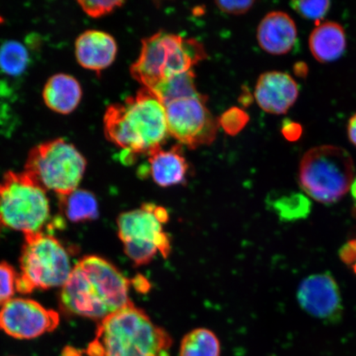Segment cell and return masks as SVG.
<instances>
[{"label":"cell","mask_w":356,"mask_h":356,"mask_svg":"<svg viewBox=\"0 0 356 356\" xmlns=\"http://www.w3.org/2000/svg\"><path fill=\"white\" fill-rule=\"evenodd\" d=\"M131 282L110 261L86 256L73 267L62 287L60 306L65 313L101 320L131 304Z\"/></svg>","instance_id":"cell-1"},{"label":"cell","mask_w":356,"mask_h":356,"mask_svg":"<svg viewBox=\"0 0 356 356\" xmlns=\"http://www.w3.org/2000/svg\"><path fill=\"white\" fill-rule=\"evenodd\" d=\"M104 124L106 139L123 149L121 159L126 164L138 154L161 148L168 135L165 108L145 88L122 104L110 105Z\"/></svg>","instance_id":"cell-2"},{"label":"cell","mask_w":356,"mask_h":356,"mask_svg":"<svg viewBox=\"0 0 356 356\" xmlns=\"http://www.w3.org/2000/svg\"><path fill=\"white\" fill-rule=\"evenodd\" d=\"M170 335L131 304L101 320L89 356H169Z\"/></svg>","instance_id":"cell-3"},{"label":"cell","mask_w":356,"mask_h":356,"mask_svg":"<svg viewBox=\"0 0 356 356\" xmlns=\"http://www.w3.org/2000/svg\"><path fill=\"white\" fill-rule=\"evenodd\" d=\"M207 56L206 49L197 40L160 31L142 41L131 74L141 86L154 92L177 75L193 70Z\"/></svg>","instance_id":"cell-4"},{"label":"cell","mask_w":356,"mask_h":356,"mask_svg":"<svg viewBox=\"0 0 356 356\" xmlns=\"http://www.w3.org/2000/svg\"><path fill=\"white\" fill-rule=\"evenodd\" d=\"M51 218L47 191L26 172H8L0 180V227L25 236L43 232Z\"/></svg>","instance_id":"cell-5"},{"label":"cell","mask_w":356,"mask_h":356,"mask_svg":"<svg viewBox=\"0 0 356 356\" xmlns=\"http://www.w3.org/2000/svg\"><path fill=\"white\" fill-rule=\"evenodd\" d=\"M355 165L341 147H314L302 158L299 182L302 191L317 202L332 204L347 193L354 181Z\"/></svg>","instance_id":"cell-6"},{"label":"cell","mask_w":356,"mask_h":356,"mask_svg":"<svg viewBox=\"0 0 356 356\" xmlns=\"http://www.w3.org/2000/svg\"><path fill=\"white\" fill-rule=\"evenodd\" d=\"M69 251L54 236L44 232L25 236L17 292L63 287L73 270Z\"/></svg>","instance_id":"cell-7"},{"label":"cell","mask_w":356,"mask_h":356,"mask_svg":"<svg viewBox=\"0 0 356 356\" xmlns=\"http://www.w3.org/2000/svg\"><path fill=\"white\" fill-rule=\"evenodd\" d=\"M168 220L166 209L152 203L119 216L118 237L134 266L150 264L158 253L164 258L170 255L171 239L163 229Z\"/></svg>","instance_id":"cell-8"},{"label":"cell","mask_w":356,"mask_h":356,"mask_svg":"<svg viewBox=\"0 0 356 356\" xmlns=\"http://www.w3.org/2000/svg\"><path fill=\"white\" fill-rule=\"evenodd\" d=\"M86 168V159L76 147L58 138L35 146L30 151L25 172L44 190L62 197L78 189Z\"/></svg>","instance_id":"cell-9"},{"label":"cell","mask_w":356,"mask_h":356,"mask_svg":"<svg viewBox=\"0 0 356 356\" xmlns=\"http://www.w3.org/2000/svg\"><path fill=\"white\" fill-rule=\"evenodd\" d=\"M207 97L200 93L180 97L164 104L168 134L190 149L209 145L219 129L218 119L208 109Z\"/></svg>","instance_id":"cell-10"},{"label":"cell","mask_w":356,"mask_h":356,"mask_svg":"<svg viewBox=\"0 0 356 356\" xmlns=\"http://www.w3.org/2000/svg\"><path fill=\"white\" fill-rule=\"evenodd\" d=\"M59 323L56 311L33 300L13 298L0 309V329L16 339H34L54 331Z\"/></svg>","instance_id":"cell-11"},{"label":"cell","mask_w":356,"mask_h":356,"mask_svg":"<svg viewBox=\"0 0 356 356\" xmlns=\"http://www.w3.org/2000/svg\"><path fill=\"white\" fill-rule=\"evenodd\" d=\"M299 304L309 315L334 323L341 317L340 289L331 275L316 274L305 278L298 289Z\"/></svg>","instance_id":"cell-12"},{"label":"cell","mask_w":356,"mask_h":356,"mask_svg":"<svg viewBox=\"0 0 356 356\" xmlns=\"http://www.w3.org/2000/svg\"><path fill=\"white\" fill-rule=\"evenodd\" d=\"M300 88L287 73L270 71L262 74L256 84L254 97L258 106L266 113H286L296 104Z\"/></svg>","instance_id":"cell-13"},{"label":"cell","mask_w":356,"mask_h":356,"mask_svg":"<svg viewBox=\"0 0 356 356\" xmlns=\"http://www.w3.org/2000/svg\"><path fill=\"white\" fill-rule=\"evenodd\" d=\"M257 37L262 50L271 55H286L296 46L297 26L286 13L270 12L258 26Z\"/></svg>","instance_id":"cell-14"},{"label":"cell","mask_w":356,"mask_h":356,"mask_svg":"<svg viewBox=\"0 0 356 356\" xmlns=\"http://www.w3.org/2000/svg\"><path fill=\"white\" fill-rule=\"evenodd\" d=\"M118 44L113 35L99 30H88L75 42V56L83 68L101 72L113 65Z\"/></svg>","instance_id":"cell-15"},{"label":"cell","mask_w":356,"mask_h":356,"mask_svg":"<svg viewBox=\"0 0 356 356\" xmlns=\"http://www.w3.org/2000/svg\"><path fill=\"white\" fill-rule=\"evenodd\" d=\"M148 156V170L156 184L162 188H169L186 184L189 165L180 145L170 149H163L161 147Z\"/></svg>","instance_id":"cell-16"},{"label":"cell","mask_w":356,"mask_h":356,"mask_svg":"<svg viewBox=\"0 0 356 356\" xmlns=\"http://www.w3.org/2000/svg\"><path fill=\"white\" fill-rule=\"evenodd\" d=\"M83 96L76 79L66 74H56L47 80L42 97L48 108L56 113L68 115L78 108Z\"/></svg>","instance_id":"cell-17"},{"label":"cell","mask_w":356,"mask_h":356,"mask_svg":"<svg viewBox=\"0 0 356 356\" xmlns=\"http://www.w3.org/2000/svg\"><path fill=\"white\" fill-rule=\"evenodd\" d=\"M309 44L316 60L321 63L335 61L343 55L346 48L345 30L337 22H323L312 32Z\"/></svg>","instance_id":"cell-18"},{"label":"cell","mask_w":356,"mask_h":356,"mask_svg":"<svg viewBox=\"0 0 356 356\" xmlns=\"http://www.w3.org/2000/svg\"><path fill=\"white\" fill-rule=\"evenodd\" d=\"M60 197L61 211L70 221H92L99 216V202L90 191L76 189Z\"/></svg>","instance_id":"cell-19"},{"label":"cell","mask_w":356,"mask_h":356,"mask_svg":"<svg viewBox=\"0 0 356 356\" xmlns=\"http://www.w3.org/2000/svg\"><path fill=\"white\" fill-rule=\"evenodd\" d=\"M220 355V341L209 329H195L186 334L181 342L179 356Z\"/></svg>","instance_id":"cell-20"},{"label":"cell","mask_w":356,"mask_h":356,"mask_svg":"<svg viewBox=\"0 0 356 356\" xmlns=\"http://www.w3.org/2000/svg\"><path fill=\"white\" fill-rule=\"evenodd\" d=\"M270 204L280 219L284 221L305 219L311 211L310 200L299 193L280 195L271 200Z\"/></svg>","instance_id":"cell-21"},{"label":"cell","mask_w":356,"mask_h":356,"mask_svg":"<svg viewBox=\"0 0 356 356\" xmlns=\"http://www.w3.org/2000/svg\"><path fill=\"white\" fill-rule=\"evenodd\" d=\"M195 79L194 71L191 70L169 79L152 92L163 105L173 99L195 95L199 92Z\"/></svg>","instance_id":"cell-22"},{"label":"cell","mask_w":356,"mask_h":356,"mask_svg":"<svg viewBox=\"0 0 356 356\" xmlns=\"http://www.w3.org/2000/svg\"><path fill=\"white\" fill-rule=\"evenodd\" d=\"M28 50L22 43L8 41L0 47V70L11 76L24 73L29 65Z\"/></svg>","instance_id":"cell-23"},{"label":"cell","mask_w":356,"mask_h":356,"mask_svg":"<svg viewBox=\"0 0 356 356\" xmlns=\"http://www.w3.org/2000/svg\"><path fill=\"white\" fill-rule=\"evenodd\" d=\"M19 274L7 262L0 261V307L13 299L17 292Z\"/></svg>","instance_id":"cell-24"},{"label":"cell","mask_w":356,"mask_h":356,"mask_svg":"<svg viewBox=\"0 0 356 356\" xmlns=\"http://www.w3.org/2000/svg\"><path fill=\"white\" fill-rule=\"evenodd\" d=\"M249 122V115L243 110L232 108L222 113L218 119L219 126L230 136L237 135L242 131Z\"/></svg>","instance_id":"cell-25"},{"label":"cell","mask_w":356,"mask_h":356,"mask_svg":"<svg viewBox=\"0 0 356 356\" xmlns=\"http://www.w3.org/2000/svg\"><path fill=\"white\" fill-rule=\"evenodd\" d=\"M291 6L293 10L308 20L317 21L326 16L331 2L327 0L321 1H292Z\"/></svg>","instance_id":"cell-26"},{"label":"cell","mask_w":356,"mask_h":356,"mask_svg":"<svg viewBox=\"0 0 356 356\" xmlns=\"http://www.w3.org/2000/svg\"><path fill=\"white\" fill-rule=\"evenodd\" d=\"M79 6L87 15L99 19L109 15L117 8L122 7L124 2L123 1H79Z\"/></svg>","instance_id":"cell-27"},{"label":"cell","mask_w":356,"mask_h":356,"mask_svg":"<svg viewBox=\"0 0 356 356\" xmlns=\"http://www.w3.org/2000/svg\"><path fill=\"white\" fill-rule=\"evenodd\" d=\"M254 3V1L243 0V1H218L216 4L222 12L228 15H240L250 10Z\"/></svg>","instance_id":"cell-28"},{"label":"cell","mask_w":356,"mask_h":356,"mask_svg":"<svg viewBox=\"0 0 356 356\" xmlns=\"http://www.w3.org/2000/svg\"><path fill=\"white\" fill-rule=\"evenodd\" d=\"M340 257L344 264L349 265L356 273V238L344 245L340 252Z\"/></svg>","instance_id":"cell-29"},{"label":"cell","mask_w":356,"mask_h":356,"mask_svg":"<svg viewBox=\"0 0 356 356\" xmlns=\"http://www.w3.org/2000/svg\"><path fill=\"white\" fill-rule=\"evenodd\" d=\"M282 134L289 141H296L300 139L302 135L300 124L291 121H284L282 126Z\"/></svg>","instance_id":"cell-30"},{"label":"cell","mask_w":356,"mask_h":356,"mask_svg":"<svg viewBox=\"0 0 356 356\" xmlns=\"http://www.w3.org/2000/svg\"><path fill=\"white\" fill-rule=\"evenodd\" d=\"M347 134H348L351 144L356 146V113L350 119L348 127H347Z\"/></svg>","instance_id":"cell-31"},{"label":"cell","mask_w":356,"mask_h":356,"mask_svg":"<svg viewBox=\"0 0 356 356\" xmlns=\"http://www.w3.org/2000/svg\"><path fill=\"white\" fill-rule=\"evenodd\" d=\"M351 195H353V197L355 202V204L356 206V177L353 181V184H351Z\"/></svg>","instance_id":"cell-32"},{"label":"cell","mask_w":356,"mask_h":356,"mask_svg":"<svg viewBox=\"0 0 356 356\" xmlns=\"http://www.w3.org/2000/svg\"><path fill=\"white\" fill-rule=\"evenodd\" d=\"M65 356H80L79 353L74 350H67Z\"/></svg>","instance_id":"cell-33"},{"label":"cell","mask_w":356,"mask_h":356,"mask_svg":"<svg viewBox=\"0 0 356 356\" xmlns=\"http://www.w3.org/2000/svg\"><path fill=\"white\" fill-rule=\"evenodd\" d=\"M3 22V19H2V17L0 16V24H1Z\"/></svg>","instance_id":"cell-34"}]
</instances>
